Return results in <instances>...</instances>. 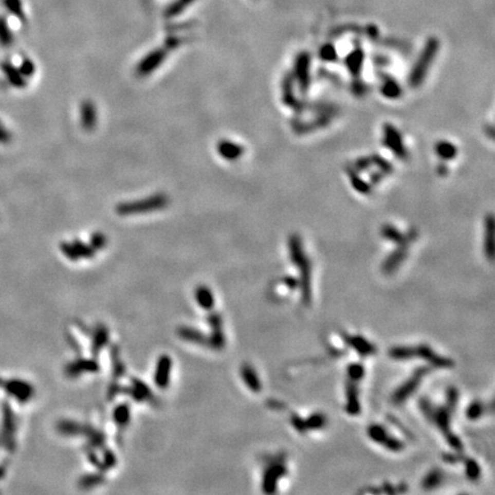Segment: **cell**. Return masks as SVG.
<instances>
[{
  "mask_svg": "<svg viewBox=\"0 0 495 495\" xmlns=\"http://www.w3.org/2000/svg\"><path fill=\"white\" fill-rule=\"evenodd\" d=\"M431 372V367L424 366L419 367L416 371H414L412 376L406 379V382L400 385V387L393 392L392 394V402L394 405H401L402 402L414 394V392L418 389L419 384L422 383L423 378Z\"/></svg>",
  "mask_w": 495,
  "mask_h": 495,
  "instance_id": "obj_4",
  "label": "cell"
},
{
  "mask_svg": "<svg viewBox=\"0 0 495 495\" xmlns=\"http://www.w3.org/2000/svg\"><path fill=\"white\" fill-rule=\"evenodd\" d=\"M288 472L287 464H286V456L275 457L274 461L269 466L267 472H265L264 476V491L272 493L277 489V485L279 479H281L283 476H286Z\"/></svg>",
  "mask_w": 495,
  "mask_h": 495,
  "instance_id": "obj_6",
  "label": "cell"
},
{
  "mask_svg": "<svg viewBox=\"0 0 495 495\" xmlns=\"http://www.w3.org/2000/svg\"><path fill=\"white\" fill-rule=\"evenodd\" d=\"M13 42V33L8 27L6 19L0 16V44L3 46H8Z\"/></svg>",
  "mask_w": 495,
  "mask_h": 495,
  "instance_id": "obj_20",
  "label": "cell"
},
{
  "mask_svg": "<svg viewBox=\"0 0 495 495\" xmlns=\"http://www.w3.org/2000/svg\"><path fill=\"white\" fill-rule=\"evenodd\" d=\"M362 59H363V54L360 49H357V51H354L349 55L347 64L353 72H356L357 70L359 71L360 68H361Z\"/></svg>",
  "mask_w": 495,
  "mask_h": 495,
  "instance_id": "obj_24",
  "label": "cell"
},
{
  "mask_svg": "<svg viewBox=\"0 0 495 495\" xmlns=\"http://www.w3.org/2000/svg\"><path fill=\"white\" fill-rule=\"evenodd\" d=\"M444 481V474L438 469H433L430 471L426 477H424L422 482V487L427 491H431L439 487V485L443 483Z\"/></svg>",
  "mask_w": 495,
  "mask_h": 495,
  "instance_id": "obj_13",
  "label": "cell"
},
{
  "mask_svg": "<svg viewBox=\"0 0 495 495\" xmlns=\"http://www.w3.org/2000/svg\"><path fill=\"white\" fill-rule=\"evenodd\" d=\"M364 374H366V369L361 362H352L346 368L347 379L350 381L360 383L363 379Z\"/></svg>",
  "mask_w": 495,
  "mask_h": 495,
  "instance_id": "obj_15",
  "label": "cell"
},
{
  "mask_svg": "<svg viewBox=\"0 0 495 495\" xmlns=\"http://www.w3.org/2000/svg\"><path fill=\"white\" fill-rule=\"evenodd\" d=\"M485 411H486V406H485L484 402H482L481 400H474L467 407L466 416L470 421H476V419L483 416Z\"/></svg>",
  "mask_w": 495,
  "mask_h": 495,
  "instance_id": "obj_17",
  "label": "cell"
},
{
  "mask_svg": "<svg viewBox=\"0 0 495 495\" xmlns=\"http://www.w3.org/2000/svg\"><path fill=\"white\" fill-rule=\"evenodd\" d=\"M289 254L290 261L299 272V288H301L302 302L304 305L311 304L312 289H311V264L305 253L302 241L297 235H291L289 239Z\"/></svg>",
  "mask_w": 495,
  "mask_h": 495,
  "instance_id": "obj_2",
  "label": "cell"
},
{
  "mask_svg": "<svg viewBox=\"0 0 495 495\" xmlns=\"http://www.w3.org/2000/svg\"><path fill=\"white\" fill-rule=\"evenodd\" d=\"M406 247H400L398 250H396V251L392 252L390 256L388 257L387 261H385L383 263V272L385 273H392L396 271V269L400 266V264H401L404 261H405V258H406Z\"/></svg>",
  "mask_w": 495,
  "mask_h": 495,
  "instance_id": "obj_11",
  "label": "cell"
},
{
  "mask_svg": "<svg viewBox=\"0 0 495 495\" xmlns=\"http://www.w3.org/2000/svg\"><path fill=\"white\" fill-rule=\"evenodd\" d=\"M382 93L384 94L385 97L390 98V99L397 98L400 94V87H399V85L397 84V82L391 81V79H390V81H385L383 83Z\"/></svg>",
  "mask_w": 495,
  "mask_h": 495,
  "instance_id": "obj_23",
  "label": "cell"
},
{
  "mask_svg": "<svg viewBox=\"0 0 495 495\" xmlns=\"http://www.w3.org/2000/svg\"><path fill=\"white\" fill-rule=\"evenodd\" d=\"M296 68H297V77L299 85H301L302 88H306L308 85V64H309V58L306 53H303L298 57L296 61Z\"/></svg>",
  "mask_w": 495,
  "mask_h": 495,
  "instance_id": "obj_12",
  "label": "cell"
},
{
  "mask_svg": "<svg viewBox=\"0 0 495 495\" xmlns=\"http://www.w3.org/2000/svg\"><path fill=\"white\" fill-rule=\"evenodd\" d=\"M383 132L384 143L387 144L390 151H392L400 158H404L406 156V151H405L401 136H400L397 130L390 126V125H387V126H384Z\"/></svg>",
  "mask_w": 495,
  "mask_h": 495,
  "instance_id": "obj_9",
  "label": "cell"
},
{
  "mask_svg": "<svg viewBox=\"0 0 495 495\" xmlns=\"http://www.w3.org/2000/svg\"><path fill=\"white\" fill-rule=\"evenodd\" d=\"M367 433L368 437L371 438L373 442L379 444L390 452L398 453L401 452L405 448L404 443L400 442L399 439L392 437L391 434H389L388 430L381 426V424H372V426L368 428Z\"/></svg>",
  "mask_w": 495,
  "mask_h": 495,
  "instance_id": "obj_5",
  "label": "cell"
},
{
  "mask_svg": "<svg viewBox=\"0 0 495 495\" xmlns=\"http://www.w3.org/2000/svg\"><path fill=\"white\" fill-rule=\"evenodd\" d=\"M436 152L439 155V157L445 158V159H452L455 157V155L457 153V149L455 148L454 144L447 141H442L437 144Z\"/></svg>",
  "mask_w": 495,
  "mask_h": 495,
  "instance_id": "obj_19",
  "label": "cell"
},
{
  "mask_svg": "<svg viewBox=\"0 0 495 495\" xmlns=\"http://www.w3.org/2000/svg\"><path fill=\"white\" fill-rule=\"evenodd\" d=\"M419 408L423 412L429 421L436 424V427L443 432L444 438L446 443L452 447L455 452H462L463 451V444L460 437L455 434L451 429V418L452 414L454 413L452 409H449L447 406L436 407L427 399L419 400Z\"/></svg>",
  "mask_w": 495,
  "mask_h": 495,
  "instance_id": "obj_1",
  "label": "cell"
},
{
  "mask_svg": "<svg viewBox=\"0 0 495 495\" xmlns=\"http://www.w3.org/2000/svg\"><path fill=\"white\" fill-rule=\"evenodd\" d=\"M3 4L5 8L9 13H12L14 16H16L20 20H24V12L21 0H3Z\"/></svg>",
  "mask_w": 495,
  "mask_h": 495,
  "instance_id": "obj_21",
  "label": "cell"
},
{
  "mask_svg": "<svg viewBox=\"0 0 495 495\" xmlns=\"http://www.w3.org/2000/svg\"><path fill=\"white\" fill-rule=\"evenodd\" d=\"M243 377H244V379H246L247 384L249 385L250 389H251L252 391H257V392L261 391V389H262L261 381H259V378L256 376V374H254L252 369L250 368V366H248L247 368H244Z\"/></svg>",
  "mask_w": 495,
  "mask_h": 495,
  "instance_id": "obj_22",
  "label": "cell"
},
{
  "mask_svg": "<svg viewBox=\"0 0 495 495\" xmlns=\"http://www.w3.org/2000/svg\"><path fill=\"white\" fill-rule=\"evenodd\" d=\"M382 234L384 237H387V240H389V241L399 244L400 247H406L407 239L405 237V235L400 233L398 229L393 227H384L382 229Z\"/></svg>",
  "mask_w": 495,
  "mask_h": 495,
  "instance_id": "obj_18",
  "label": "cell"
},
{
  "mask_svg": "<svg viewBox=\"0 0 495 495\" xmlns=\"http://www.w3.org/2000/svg\"><path fill=\"white\" fill-rule=\"evenodd\" d=\"M359 383L347 379L345 385V411L351 416H358L361 412L359 399Z\"/></svg>",
  "mask_w": 495,
  "mask_h": 495,
  "instance_id": "obj_7",
  "label": "cell"
},
{
  "mask_svg": "<svg viewBox=\"0 0 495 495\" xmlns=\"http://www.w3.org/2000/svg\"><path fill=\"white\" fill-rule=\"evenodd\" d=\"M438 48H439V42L438 39L434 37L430 38L427 42V44L424 45L423 51L421 55H419L416 63H415V67L412 70L411 75H409L408 83L412 87H417L422 84L424 78L427 76L430 64L432 63L434 58H436Z\"/></svg>",
  "mask_w": 495,
  "mask_h": 495,
  "instance_id": "obj_3",
  "label": "cell"
},
{
  "mask_svg": "<svg viewBox=\"0 0 495 495\" xmlns=\"http://www.w3.org/2000/svg\"><path fill=\"white\" fill-rule=\"evenodd\" d=\"M484 252L485 256L489 261L494 258V219L492 216H488L485 222L484 231Z\"/></svg>",
  "mask_w": 495,
  "mask_h": 495,
  "instance_id": "obj_10",
  "label": "cell"
},
{
  "mask_svg": "<svg viewBox=\"0 0 495 495\" xmlns=\"http://www.w3.org/2000/svg\"><path fill=\"white\" fill-rule=\"evenodd\" d=\"M342 339L344 342H346L362 358L373 356V354H375L377 351L375 345L372 342H369L368 339L362 337L361 335L343 334Z\"/></svg>",
  "mask_w": 495,
  "mask_h": 495,
  "instance_id": "obj_8",
  "label": "cell"
},
{
  "mask_svg": "<svg viewBox=\"0 0 495 495\" xmlns=\"http://www.w3.org/2000/svg\"><path fill=\"white\" fill-rule=\"evenodd\" d=\"M320 55H321L324 60H334L335 57H336V52H335V48L332 45H326V46L320 51Z\"/></svg>",
  "mask_w": 495,
  "mask_h": 495,
  "instance_id": "obj_27",
  "label": "cell"
},
{
  "mask_svg": "<svg viewBox=\"0 0 495 495\" xmlns=\"http://www.w3.org/2000/svg\"><path fill=\"white\" fill-rule=\"evenodd\" d=\"M463 462L464 472H466L467 478H469L470 481L472 482H477L482 474V469L479 467L478 462L474 461L473 459H464Z\"/></svg>",
  "mask_w": 495,
  "mask_h": 495,
  "instance_id": "obj_14",
  "label": "cell"
},
{
  "mask_svg": "<svg viewBox=\"0 0 495 495\" xmlns=\"http://www.w3.org/2000/svg\"><path fill=\"white\" fill-rule=\"evenodd\" d=\"M328 419L326 415L322 413H314L309 415L307 418H305V424H306L307 430H321L327 426Z\"/></svg>",
  "mask_w": 495,
  "mask_h": 495,
  "instance_id": "obj_16",
  "label": "cell"
},
{
  "mask_svg": "<svg viewBox=\"0 0 495 495\" xmlns=\"http://www.w3.org/2000/svg\"><path fill=\"white\" fill-rule=\"evenodd\" d=\"M459 402V391L455 388H449L446 393V406L454 412Z\"/></svg>",
  "mask_w": 495,
  "mask_h": 495,
  "instance_id": "obj_25",
  "label": "cell"
},
{
  "mask_svg": "<svg viewBox=\"0 0 495 495\" xmlns=\"http://www.w3.org/2000/svg\"><path fill=\"white\" fill-rule=\"evenodd\" d=\"M290 423H291V426L294 427L295 430H297V432L299 433L307 432L305 419L299 416V415H296V414L291 415V417H290Z\"/></svg>",
  "mask_w": 495,
  "mask_h": 495,
  "instance_id": "obj_26",
  "label": "cell"
}]
</instances>
